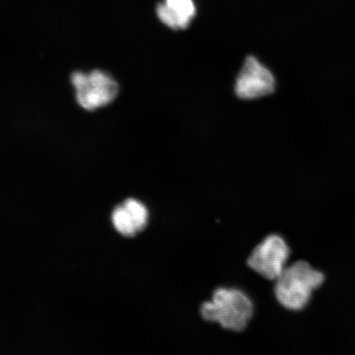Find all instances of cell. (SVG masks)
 Wrapping results in <instances>:
<instances>
[{
	"label": "cell",
	"instance_id": "ba28073f",
	"mask_svg": "<svg viewBox=\"0 0 355 355\" xmlns=\"http://www.w3.org/2000/svg\"><path fill=\"white\" fill-rule=\"evenodd\" d=\"M123 206L135 220L139 232L144 230L148 222V211L144 204L136 199L128 198L123 202Z\"/></svg>",
	"mask_w": 355,
	"mask_h": 355
},
{
	"label": "cell",
	"instance_id": "52a82bcc",
	"mask_svg": "<svg viewBox=\"0 0 355 355\" xmlns=\"http://www.w3.org/2000/svg\"><path fill=\"white\" fill-rule=\"evenodd\" d=\"M112 222L115 230L123 236L133 237L137 233H139L135 220H132L130 213L123 205L114 210Z\"/></svg>",
	"mask_w": 355,
	"mask_h": 355
},
{
	"label": "cell",
	"instance_id": "8992f818",
	"mask_svg": "<svg viewBox=\"0 0 355 355\" xmlns=\"http://www.w3.org/2000/svg\"><path fill=\"white\" fill-rule=\"evenodd\" d=\"M157 15L168 28L184 30L196 15V8L193 0H165L158 4Z\"/></svg>",
	"mask_w": 355,
	"mask_h": 355
},
{
	"label": "cell",
	"instance_id": "277c9868",
	"mask_svg": "<svg viewBox=\"0 0 355 355\" xmlns=\"http://www.w3.org/2000/svg\"><path fill=\"white\" fill-rule=\"evenodd\" d=\"M290 254V248L283 238L272 234L254 248L247 263L261 277L274 281L286 268Z\"/></svg>",
	"mask_w": 355,
	"mask_h": 355
},
{
	"label": "cell",
	"instance_id": "5b68a950",
	"mask_svg": "<svg viewBox=\"0 0 355 355\" xmlns=\"http://www.w3.org/2000/svg\"><path fill=\"white\" fill-rule=\"evenodd\" d=\"M275 87L276 81L272 72L256 58L248 57L235 84V92L239 98H260L272 93Z\"/></svg>",
	"mask_w": 355,
	"mask_h": 355
},
{
	"label": "cell",
	"instance_id": "6da1fadb",
	"mask_svg": "<svg viewBox=\"0 0 355 355\" xmlns=\"http://www.w3.org/2000/svg\"><path fill=\"white\" fill-rule=\"evenodd\" d=\"M275 294L284 308L301 311L307 307L314 291L325 282V276L304 261L284 269L276 279Z\"/></svg>",
	"mask_w": 355,
	"mask_h": 355
},
{
	"label": "cell",
	"instance_id": "7a4b0ae2",
	"mask_svg": "<svg viewBox=\"0 0 355 355\" xmlns=\"http://www.w3.org/2000/svg\"><path fill=\"white\" fill-rule=\"evenodd\" d=\"M254 304L248 296L237 288H219L212 300L202 305L201 315L208 322L234 331H243L254 315Z\"/></svg>",
	"mask_w": 355,
	"mask_h": 355
},
{
	"label": "cell",
	"instance_id": "3957f363",
	"mask_svg": "<svg viewBox=\"0 0 355 355\" xmlns=\"http://www.w3.org/2000/svg\"><path fill=\"white\" fill-rule=\"evenodd\" d=\"M76 91V100L82 108L89 111L108 105L116 98L119 85L110 74L101 70L91 73L75 72L71 78Z\"/></svg>",
	"mask_w": 355,
	"mask_h": 355
}]
</instances>
